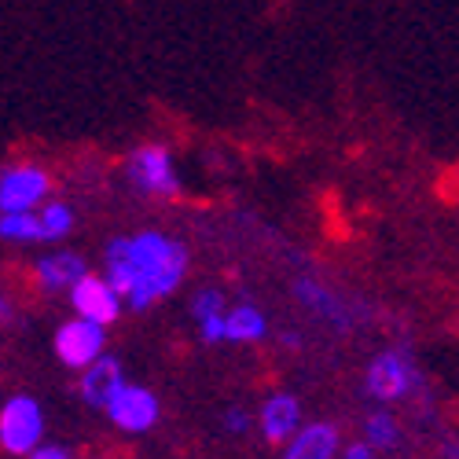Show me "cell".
<instances>
[{"label": "cell", "mask_w": 459, "mask_h": 459, "mask_svg": "<svg viewBox=\"0 0 459 459\" xmlns=\"http://www.w3.org/2000/svg\"><path fill=\"white\" fill-rule=\"evenodd\" d=\"M52 199V173L30 159L0 166V213H26Z\"/></svg>", "instance_id": "obj_4"}, {"label": "cell", "mask_w": 459, "mask_h": 459, "mask_svg": "<svg viewBox=\"0 0 459 459\" xmlns=\"http://www.w3.org/2000/svg\"><path fill=\"white\" fill-rule=\"evenodd\" d=\"M0 243H12V247L41 243L33 210H26V213H0Z\"/></svg>", "instance_id": "obj_16"}, {"label": "cell", "mask_w": 459, "mask_h": 459, "mask_svg": "<svg viewBox=\"0 0 459 459\" xmlns=\"http://www.w3.org/2000/svg\"><path fill=\"white\" fill-rule=\"evenodd\" d=\"M257 427H261L264 441L283 445L301 427V404H298V397L294 394H273V397H264L261 415H257Z\"/></svg>", "instance_id": "obj_11"}, {"label": "cell", "mask_w": 459, "mask_h": 459, "mask_svg": "<svg viewBox=\"0 0 459 459\" xmlns=\"http://www.w3.org/2000/svg\"><path fill=\"white\" fill-rule=\"evenodd\" d=\"M283 459H334L338 455V430L331 423H305L287 441Z\"/></svg>", "instance_id": "obj_12"}, {"label": "cell", "mask_w": 459, "mask_h": 459, "mask_svg": "<svg viewBox=\"0 0 459 459\" xmlns=\"http://www.w3.org/2000/svg\"><path fill=\"white\" fill-rule=\"evenodd\" d=\"M346 459H375V448H371L368 441H353V445L346 448Z\"/></svg>", "instance_id": "obj_22"}, {"label": "cell", "mask_w": 459, "mask_h": 459, "mask_svg": "<svg viewBox=\"0 0 459 459\" xmlns=\"http://www.w3.org/2000/svg\"><path fill=\"white\" fill-rule=\"evenodd\" d=\"M419 382H423V375L415 368V357L408 350H386L368 364L364 390L378 404H397L419 390Z\"/></svg>", "instance_id": "obj_3"}, {"label": "cell", "mask_w": 459, "mask_h": 459, "mask_svg": "<svg viewBox=\"0 0 459 459\" xmlns=\"http://www.w3.org/2000/svg\"><path fill=\"white\" fill-rule=\"evenodd\" d=\"M294 298H298L313 316H324V320H331L334 327H350V309H346V305H342V298H338L331 287H324L320 280L298 276V280H294Z\"/></svg>", "instance_id": "obj_13"}, {"label": "cell", "mask_w": 459, "mask_h": 459, "mask_svg": "<svg viewBox=\"0 0 459 459\" xmlns=\"http://www.w3.org/2000/svg\"><path fill=\"white\" fill-rule=\"evenodd\" d=\"M364 441L371 448H394L401 441V427H397V419L390 411H375L368 415V423H364Z\"/></svg>", "instance_id": "obj_17"}, {"label": "cell", "mask_w": 459, "mask_h": 459, "mask_svg": "<svg viewBox=\"0 0 459 459\" xmlns=\"http://www.w3.org/2000/svg\"><path fill=\"white\" fill-rule=\"evenodd\" d=\"M45 441V411L33 397L19 394L8 397L0 408V448L12 455H26L30 448H37Z\"/></svg>", "instance_id": "obj_5"}, {"label": "cell", "mask_w": 459, "mask_h": 459, "mask_svg": "<svg viewBox=\"0 0 459 459\" xmlns=\"http://www.w3.org/2000/svg\"><path fill=\"white\" fill-rule=\"evenodd\" d=\"M19 320V309H15V301L8 294H0V327H12Z\"/></svg>", "instance_id": "obj_21"}, {"label": "cell", "mask_w": 459, "mask_h": 459, "mask_svg": "<svg viewBox=\"0 0 459 459\" xmlns=\"http://www.w3.org/2000/svg\"><path fill=\"white\" fill-rule=\"evenodd\" d=\"M52 346H56L59 364L82 371V368L92 364L100 353H107V327H100V324H92V320H82V316H70L66 324H59Z\"/></svg>", "instance_id": "obj_7"}, {"label": "cell", "mask_w": 459, "mask_h": 459, "mask_svg": "<svg viewBox=\"0 0 459 459\" xmlns=\"http://www.w3.org/2000/svg\"><path fill=\"white\" fill-rule=\"evenodd\" d=\"M187 247L162 228H140L129 236H114L103 250V280L118 290L129 309H151L162 298L177 294L187 276Z\"/></svg>", "instance_id": "obj_1"}, {"label": "cell", "mask_w": 459, "mask_h": 459, "mask_svg": "<svg viewBox=\"0 0 459 459\" xmlns=\"http://www.w3.org/2000/svg\"><path fill=\"white\" fill-rule=\"evenodd\" d=\"M70 305H74V316H82V320H92L100 327H110V324H118L122 309H126V301L118 298V290H114L103 273H85L78 283H74L66 290Z\"/></svg>", "instance_id": "obj_6"}, {"label": "cell", "mask_w": 459, "mask_h": 459, "mask_svg": "<svg viewBox=\"0 0 459 459\" xmlns=\"http://www.w3.org/2000/svg\"><path fill=\"white\" fill-rule=\"evenodd\" d=\"M224 309H228V305H224V294L213 290V287H203L195 298H191V316H195V324L206 320V316H217V313H224Z\"/></svg>", "instance_id": "obj_18"}, {"label": "cell", "mask_w": 459, "mask_h": 459, "mask_svg": "<svg viewBox=\"0 0 459 459\" xmlns=\"http://www.w3.org/2000/svg\"><path fill=\"white\" fill-rule=\"evenodd\" d=\"M264 334H269V316H264L254 301H239L232 309H224V342L254 346Z\"/></svg>", "instance_id": "obj_14"}, {"label": "cell", "mask_w": 459, "mask_h": 459, "mask_svg": "<svg viewBox=\"0 0 459 459\" xmlns=\"http://www.w3.org/2000/svg\"><path fill=\"white\" fill-rule=\"evenodd\" d=\"M126 386V371H122V360L110 357V353H100L92 364L82 368V397L85 404L92 408H107L110 397Z\"/></svg>", "instance_id": "obj_10"}, {"label": "cell", "mask_w": 459, "mask_h": 459, "mask_svg": "<svg viewBox=\"0 0 459 459\" xmlns=\"http://www.w3.org/2000/svg\"><path fill=\"white\" fill-rule=\"evenodd\" d=\"M26 459H70V452L59 448V445H37V448L26 452Z\"/></svg>", "instance_id": "obj_20"}, {"label": "cell", "mask_w": 459, "mask_h": 459, "mask_svg": "<svg viewBox=\"0 0 459 459\" xmlns=\"http://www.w3.org/2000/svg\"><path fill=\"white\" fill-rule=\"evenodd\" d=\"M37 217V232H41V243H63L66 236H74L78 228V213L66 199H48L33 210Z\"/></svg>", "instance_id": "obj_15"}, {"label": "cell", "mask_w": 459, "mask_h": 459, "mask_svg": "<svg viewBox=\"0 0 459 459\" xmlns=\"http://www.w3.org/2000/svg\"><path fill=\"white\" fill-rule=\"evenodd\" d=\"M89 273V261L78 250H52L33 261V287L45 294H66Z\"/></svg>", "instance_id": "obj_9"}, {"label": "cell", "mask_w": 459, "mask_h": 459, "mask_svg": "<svg viewBox=\"0 0 459 459\" xmlns=\"http://www.w3.org/2000/svg\"><path fill=\"white\" fill-rule=\"evenodd\" d=\"M224 430H228V434H247V430H250V415H247L239 404L228 408V411H224Z\"/></svg>", "instance_id": "obj_19"}, {"label": "cell", "mask_w": 459, "mask_h": 459, "mask_svg": "<svg viewBox=\"0 0 459 459\" xmlns=\"http://www.w3.org/2000/svg\"><path fill=\"white\" fill-rule=\"evenodd\" d=\"M110 415V423L126 430V434H143L159 423V397L147 386H136V382H126V386L110 397V404L103 408Z\"/></svg>", "instance_id": "obj_8"}, {"label": "cell", "mask_w": 459, "mask_h": 459, "mask_svg": "<svg viewBox=\"0 0 459 459\" xmlns=\"http://www.w3.org/2000/svg\"><path fill=\"white\" fill-rule=\"evenodd\" d=\"M126 180L143 199H177L184 191L177 159L166 143H140L126 155Z\"/></svg>", "instance_id": "obj_2"}]
</instances>
